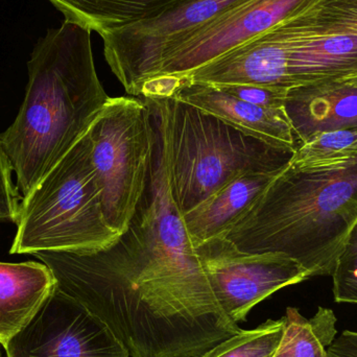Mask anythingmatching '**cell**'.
Segmentation results:
<instances>
[{
    "mask_svg": "<svg viewBox=\"0 0 357 357\" xmlns=\"http://www.w3.org/2000/svg\"><path fill=\"white\" fill-rule=\"evenodd\" d=\"M155 130L148 188L102 273L96 312L132 357H192L241 329L218 304L191 243Z\"/></svg>",
    "mask_w": 357,
    "mask_h": 357,
    "instance_id": "cell-1",
    "label": "cell"
},
{
    "mask_svg": "<svg viewBox=\"0 0 357 357\" xmlns=\"http://www.w3.org/2000/svg\"><path fill=\"white\" fill-rule=\"evenodd\" d=\"M27 68L24 100L0 134L21 201L89 131L110 98L96 73L91 31L70 21L37 42Z\"/></svg>",
    "mask_w": 357,
    "mask_h": 357,
    "instance_id": "cell-2",
    "label": "cell"
},
{
    "mask_svg": "<svg viewBox=\"0 0 357 357\" xmlns=\"http://www.w3.org/2000/svg\"><path fill=\"white\" fill-rule=\"evenodd\" d=\"M356 222L357 159L316 173L287 163L222 236L250 253L285 254L310 278L331 276Z\"/></svg>",
    "mask_w": 357,
    "mask_h": 357,
    "instance_id": "cell-3",
    "label": "cell"
},
{
    "mask_svg": "<svg viewBox=\"0 0 357 357\" xmlns=\"http://www.w3.org/2000/svg\"><path fill=\"white\" fill-rule=\"evenodd\" d=\"M150 107L181 213L248 172H277L294 152L270 146L174 98H142Z\"/></svg>",
    "mask_w": 357,
    "mask_h": 357,
    "instance_id": "cell-4",
    "label": "cell"
},
{
    "mask_svg": "<svg viewBox=\"0 0 357 357\" xmlns=\"http://www.w3.org/2000/svg\"><path fill=\"white\" fill-rule=\"evenodd\" d=\"M91 149L88 131L21 201L10 254L89 253L119 241L105 220Z\"/></svg>",
    "mask_w": 357,
    "mask_h": 357,
    "instance_id": "cell-5",
    "label": "cell"
},
{
    "mask_svg": "<svg viewBox=\"0 0 357 357\" xmlns=\"http://www.w3.org/2000/svg\"><path fill=\"white\" fill-rule=\"evenodd\" d=\"M247 48L289 88L346 77L357 70V0H307Z\"/></svg>",
    "mask_w": 357,
    "mask_h": 357,
    "instance_id": "cell-6",
    "label": "cell"
},
{
    "mask_svg": "<svg viewBox=\"0 0 357 357\" xmlns=\"http://www.w3.org/2000/svg\"><path fill=\"white\" fill-rule=\"evenodd\" d=\"M89 133L105 220L123 236L148 188L156 136L152 111L140 98H109Z\"/></svg>",
    "mask_w": 357,
    "mask_h": 357,
    "instance_id": "cell-7",
    "label": "cell"
},
{
    "mask_svg": "<svg viewBox=\"0 0 357 357\" xmlns=\"http://www.w3.org/2000/svg\"><path fill=\"white\" fill-rule=\"evenodd\" d=\"M247 0H174L156 14L100 36L105 58L126 92L139 98L167 56Z\"/></svg>",
    "mask_w": 357,
    "mask_h": 357,
    "instance_id": "cell-8",
    "label": "cell"
},
{
    "mask_svg": "<svg viewBox=\"0 0 357 357\" xmlns=\"http://www.w3.org/2000/svg\"><path fill=\"white\" fill-rule=\"evenodd\" d=\"M195 251L218 304L236 324L279 289L310 278L297 260L285 254L245 252L225 236L210 239Z\"/></svg>",
    "mask_w": 357,
    "mask_h": 357,
    "instance_id": "cell-9",
    "label": "cell"
},
{
    "mask_svg": "<svg viewBox=\"0 0 357 357\" xmlns=\"http://www.w3.org/2000/svg\"><path fill=\"white\" fill-rule=\"evenodd\" d=\"M2 347L6 357H130L106 323L56 287Z\"/></svg>",
    "mask_w": 357,
    "mask_h": 357,
    "instance_id": "cell-10",
    "label": "cell"
},
{
    "mask_svg": "<svg viewBox=\"0 0 357 357\" xmlns=\"http://www.w3.org/2000/svg\"><path fill=\"white\" fill-rule=\"evenodd\" d=\"M306 1L247 0L199 29L172 52L155 77H184L259 37L299 10Z\"/></svg>",
    "mask_w": 357,
    "mask_h": 357,
    "instance_id": "cell-11",
    "label": "cell"
},
{
    "mask_svg": "<svg viewBox=\"0 0 357 357\" xmlns=\"http://www.w3.org/2000/svg\"><path fill=\"white\" fill-rule=\"evenodd\" d=\"M172 79L174 92L171 98L197 107L275 148L291 152L297 149V139L285 109L262 108L234 98L210 84Z\"/></svg>",
    "mask_w": 357,
    "mask_h": 357,
    "instance_id": "cell-12",
    "label": "cell"
},
{
    "mask_svg": "<svg viewBox=\"0 0 357 357\" xmlns=\"http://www.w3.org/2000/svg\"><path fill=\"white\" fill-rule=\"evenodd\" d=\"M284 109L299 144L314 134L357 125V86L337 79L297 86L289 90Z\"/></svg>",
    "mask_w": 357,
    "mask_h": 357,
    "instance_id": "cell-13",
    "label": "cell"
},
{
    "mask_svg": "<svg viewBox=\"0 0 357 357\" xmlns=\"http://www.w3.org/2000/svg\"><path fill=\"white\" fill-rule=\"evenodd\" d=\"M280 171L241 174L182 214L193 247L226 234Z\"/></svg>",
    "mask_w": 357,
    "mask_h": 357,
    "instance_id": "cell-14",
    "label": "cell"
},
{
    "mask_svg": "<svg viewBox=\"0 0 357 357\" xmlns=\"http://www.w3.org/2000/svg\"><path fill=\"white\" fill-rule=\"evenodd\" d=\"M56 289L43 262H0V345L21 331Z\"/></svg>",
    "mask_w": 357,
    "mask_h": 357,
    "instance_id": "cell-15",
    "label": "cell"
},
{
    "mask_svg": "<svg viewBox=\"0 0 357 357\" xmlns=\"http://www.w3.org/2000/svg\"><path fill=\"white\" fill-rule=\"evenodd\" d=\"M65 20L100 36L152 16L174 0H50Z\"/></svg>",
    "mask_w": 357,
    "mask_h": 357,
    "instance_id": "cell-16",
    "label": "cell"
},
{
    "mask_svg": "<svg viewBox=\"0 0 357 357\" xmlns=\"http://www.w3.org/2000/svg\"><path fill=\"white\" fill-rule=\"evenodd\" d=\"M284 329L278 347L271 357H328L327 349L337 335L333 310L319 307L307 319L295 307H287Z\"/></svg>",
    "mask_w": 357,
    "mask_h": 357,
    "instance_id": "cell-17",
    "label": "cell"
},
{
    "mask_svg": "<svg viewBox=\"0 0 357 357\" xmlns=\"http://www.w3.org/2000/svg\"><path fill=\"white\" fill-rule=\"evenodd\" d=\"M357 159V125L320 132L298 144L289 167L316 173L345 169Z\"/></svg>",
    "mask_w": 357,
    "mask_h": 357,
    "instance_id": "cell-18",
    "label": "cell"
},
{
    "mask_svg": "<svg viewBox=\"0 0 357 357\" xmlns=\"http://www.w3.org/2000/svg\"><path fill=\"white\" fill-rule=\"evenodd\" d=\"M284 319L268 320L252 331H241L203 357H271L280 343Z\"/></svg>",
    "mask_w": 357,
    "mask_h": 357,
    "instance_id": "cell-19",
    "label": "cell"
},
{
    "mask_svg": "<svg viewBox=\"0 0 357 357\" xmlns=\"http://www.w3.org/2000/svg\"><path fill=\"white\" fill-rule=\"evenodd\" d=\"M331 277L335 301L357 304V222L348 234Z\"/></svg>",
    "mask_w": 357,
    "mask_h": 357,
    "instance_id": "cell-20",
    "label": "cell"
},
{
    "mask_svg": "<svg viewBox=\"0 0 357 357\" xmlns=\"http://www.w3.org/2000/svg\"><path fill=\"white\" fill-rule=\"evenodd\" d=\"M222 91L262 108L283 110L291 88L260 85H213Z\"/></svg>",
    "mask_w": 357,
    "mask_h": 357,
    "instance_id": "cell-21",
    "label": "cell"
},
{
    "mask_svg": "<svg viewBox=\"0 0 357 357\" xmlns=\"http://www.w3.org/2000/svg\"><path fill=\"white\" fill-rule=\"evenodd\" d=\"M13 167L0 144V222L17 224L21 197L12 180Z\"/></svg>",
    "mask_w": 357,
    "mask_h": 357,
    "instance_id": "cell-22",
    "label": "cell"
},
{
    "mask_svg": "<svg viewBox=\"0 0 357 357\" xmlns=\"http://www.w3.org/2000/svg\"><path fill=\"white\" fill-rule=\"evenodd\" d=\"M328 357H357V331H345L337 335L327 349Z\"/></svg>",
    "mask_w": 357,
    "mask_h": 357,
    "instance_id": "cell-23",
    "label": "cell"
},
{
    "mask_svg": "<svg viewBox=\"0 0 357 357\" xmlns=\"http://www.w3.org/2000/svg\"><path fill=\"white\" fill-rule=\"evenodd\" d=\"M337 81L345 82V83L354 84V85L357 86V70L350 73V75H346V77L337 79Z\"/></svg>",
    "mask_w": 357,
    "mask_h": 357,
    "instance_id": "cell-24",
    "label": "cell"
},
{
    "mask_svg": "<svg viewBox=\"0 0 357 357\" xmlns=\"http://www.w3.org/2000/svg\"><path fill=\"white\" fill-rule=\"evenodd\" d=\"M0 357H2L1 351H0Z\"/></svg>",
    "mask_w": 357,
    "mask_h": 357,
    "instance_id": "cell-25",
    "label": "cell"
}]
</instances>
